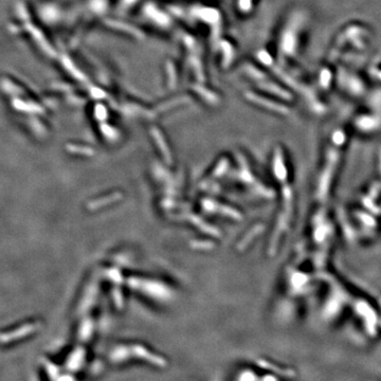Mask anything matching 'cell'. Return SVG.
<instances>
[{
  "mask_svg": "<svg viewBox=\"0 0 381 381\" xmlns=\"http://www.w3.org/2000/svg\"><path fill=\"white\" fill-rule=\"evenodd\" d=\"M331 144L326 150L316 182L315 196L321 204H325L329 202L333 182L338 175L340 164L342 162L341 160H342L343 141L339 139V141H335Z\"/></svg>",
  "mask_w": 381,
  "mask_h": 381,
  "instance_id": "6da1fadb",
  "label": "cell"
},
{
  "mask_svg": "<svg viewBox=\"0 0 381 381\" xmlns=\"http://www.w3.org/2000/svg\"><path fill=\"white\" fill-rule=\"evenodd\" d=\"M133 354H135L138 358H141L145 361H148V362H151L153 365L165 366V360L163 358L149 352L142 346H133Z\"/></svg>",
  "mask_w": 381,
  "mask_h": 381,
  "instance_id": "7a4b0ae2",
  "label": "cell"
},
{
  "mask_svg": "<svg viewBox=\"0 0 381 381\" xmlns=\"http://www.w3.org/2000/svg\"><path fill=\"white\" fill-rule=\"evenodd\" d=\"M257 364L260 367H263V369H265L267 371H270L271 373H275V374H277V375H279L280 377L292 378V377L296 376V373L293 370L283 369V367H279V366L276 365L275 363H271V362H269V361L264 360V359L257 360Z\"/></svg>",
  "mask_w": 381,
  "mask_h": 381,
  "instance_id": "3957f363",
  "label": "cell"
}]
</instances>
